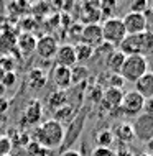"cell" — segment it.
I'll return each mask as SVG.
<instances>
[{
	"instance_id": "1",
	"label": "cell",
	"mask_w": 153,
	"mask_h": 156,
	"mask_svg": "<svg viewBox=\"0 0 153 156\" xmlns=\"http://www.w3.org/2000/svg\"><path fill=\"white\" fill-rule=\"evenodd\" d=\"M66 132L63 123H59L54 119L46 120L40 125V128L35 132V143L41 146V148H59L63 146Z\"/></svg>"
},
{
	"instance_id": "2",
	"label": "cell",
	"mask_w": 153,
	"mask_h": 156,
	"mask_svg": "<svg viewBox=\"0 0 153 156\" xmlns=\"http://www.w3.org/2000/svg\"><path fill=\"white\" fill-rule=\"evenodd\" d=\"M117 49L125 56H145L153 51V33L143 31L138 35H127Z\"/></svg>"
},
{
	"instance_id": "3",
	"label": "cell",
	"mask_w": 153,
	"mask_h": 156,
	"mask_svg": "<svg viewBox=\"0 0 153 156\" xmlns=\"http://www.w3.org/2000/svg\"><path fill=\"white\" fill-rule=\"evenodd\" d=\"M100 28H102V40H104V43L114 46V48H118L127 36L122 18H115V16L107 18L100 25Z\"/></svg>"
},
{
	"instance_id": "4",
	"label": "cell",
	"mask_w": 153,
	"mask_h": 156,
	"mask_svg": "<svg viewBox=\"0 0 153 156\" xmlns=\"http://www.w3.org/2000/svg\"><path fill=\"white\" fill-rule=\"evenodd\" d=\"M145 73H148V62L145 56H127L120 69V76L124 81L137 82Z\"/></svg>"
},
{
	"instance_id": "5",
	"label": "cell",
	"mask_w": 153,
	"mask_h": 156,
	"mask_svg": "<svg viewBox=\"0 0 153 156\" xmlns=\"http://www.w3.org/2000/svg\"><path fill=\"white\" fill-rule=\"evenodd\" d=\"M132 128H133V135L135 138L140 141H150L153 138V115L150 113H140L137 115V119L132 123Z\"/></svg>"
},
{
	"instance_id": "6",
	"label": "cell",
	"mask_w": 153,
	"mask_h": 156,
	"mask_svg": "<svg viewBox=\"0 0 153 156\" xmlns=\"http://www.w3.org/2000/svg\"><path fill=\"white\" fill-rule=\"evenodd\" d=\"M143 104H145V99L137 90H125L124 97H122V102H120V108L127 115L137 117L143 112Z\"/></svg>"
},
{
	"instance_id": "7",
	"label": "cell",
	"mask_w": 153,
	"mask_h": 156,
	"mask_svg": "<svg viewBox=\"0 0 153 156\" xmlns=\"http://www.w3.org/2000/svg\"><path fill=\"white\" fill-rule=\"evenodd\" d=\"M125 33L127 35H138V33L147 31V18L145 13H135V12H129L122 18Z\"/></svg>"
},
{
	"instance_id": "8",
	"label": "cell",
	"mask_w": 153,
	"mask_h": 156,
	"mask_svg": "<svg viewBox=\"0 0 153 156\" xmlns=\"http://www.w3.org/2000/svg\"><path fill=\"white\" fill-rule=\"evenodd\" d=\"M81 43L91 46V48H97L104 43L102 40V28L99 23H87L86 27H82V31H81Z\"/></svg>"
},
{
	"instance_id": "9",
	"label": "cell",
	"mask_w": 153,
	"mask_h": 156,
	"mask_svg": "<svg viewBox=\"0 0 153 156\" xmlns=\"http://www.w3.org/2000/svg\"><path fill=\"white\" fill-rule=\"evenodd\" d=\"M58 48L59 46H58V41L54 40V36L45 35V36H41V38L36 40L35 51H36V54L41 58V59H51V58L56 56Z\"/></svg>"
},
{
	"instance_id": "10",
	"label": "cell",
	"mask_w": 153,
	"mask_h": 156,
	"mask_svg": "<svg viewBox=\"0 0 153 156\" xmlns=\"http://www.w3.org/2000/svg\"><path fill=\"white\" fill-rule=\"evenodd\" d=\"M56 59V66H63V67H73L78 64L76 61V53H74V44H63L58 48V53L54 56Z\"/></svg>"
},
{
	"instance_id": "11",
	"label": "cell",
	"mask_w": 153,
	"mask_h": 156,
	"mask_svg": "<svg viewBox=\"0 0 153 156\" xmlns=\"http://www.w3.org/2000/svg\"><path fill=\"white\" fill-rule=\"evenodd\" d=\"M53 82L56 84V87L59 90L69 89L73 86V82H71V69L69 67L56 66L53 69Z\"/></svg>"
},
{
	"instance_id": "12",
	"label": "cell",
	"mask_w": 153,
	"mask_h": 156,
	"mask_svg": "<svg viewBox=\"0 0 153 156\" xmlns=\"http://www.w3.org/2000/svg\"><path fill=\"white\" fill-rule=\"evenodd\" d=\"M143 99H153V73H145L142 77L135 82V89Z\"/></svg>"
},
{
	"instance_id": "13",
	"label": "cell",
	"mask_w": 153,
	"mask_h": 156,
	"mask_svg": "<svg viewBox=\"0 0 153 156\" xmlns=\"http://www.w3.org/2000/svg\"><path fill=\"white\" fill-rule=\"evenodd\" d=\"M125 58L127 56L120 51V49H114V51H110L107 54V58H105V66H107V69L112 74H120V69L125 62Z\"/></svg>"
},
{
	"instance_id": "14",
	"label": "cell",
	"mask_w": 153,
	"mask_h": 156,
	"mask_svg": "<svg viewBox=\"0 0 153 156\" xmlns=\"http://www.w3.org/2000/svg\"><path fill=\"white\" fill-rule=\"evenodd\" d=\"M16 38L18 36L10 30L0 33V54L2 56H10V53L16 48Z\"/></svg>"
},
{
	"instance_id": "15",
	"label": "cell",
	"mask_w": 153,
	"mask_h": 156,
	"mask_svg": "<svg viewBox=\"0 0 153 156\" xmlns=\"http://www.w3.org/2000/svg\"><path fill=\"white\" fill-rule=\"evenodd\" d=\"M16 48L22 51L25 56H30L36 48V38L31 33H23L16 38Z\"/></svg>"
},
{
	"instance_id": "16",
	"label": "cell",
	"mask_w": 153,
	"mask_h": 156,
	"mask_svg": "<svg viewBox=\"0 0 153 156\" xmlns=\"http://www.w3.org/2000/svg\"><path fill=\"white\" fill-rule=\"evenodd\" d=\"M25 120H27V123L30 125H36L38 122H40L41 115H43V108H41V104L38 102V100H31L27 108H25Z\"/></svg>"
},
{
	"instance_id": "17",
	"label": "cell",
	"mask_w": 153,
	"mask_h": 156,
	"mask_svg": "<svg viewBox=\"0 0 153 156\" xmlns=\"http://www.w3.org/2000/svg\"><path fill=\"white\" fill-rule=\"evenodd\" d=\"M122 97H124V90L115 89V87H107L102 94V102L107 107H120Z\"/></svg>"
},
{
	"instance_id": "18",
	"label": "cell",
	"mask_w": 153,
	"mask_h": 156,
	"mask_svg": "<svg viewBox=\"0 0 153 156\" xmlns=\"http://www.w3.org/2000/svg\"><path fill=\"white\" fill-rule=\"evenodd\" d=\"M46 74H45V71L43 69H33L31 73L28 74V84H30V87L31 89H35V90H40V89H43V87L46 86Z\"/></svg>"
},
{
	"instance_id": "19",
	"label": "cell",
	"mask_w": 153,
	"mask_h": 156,
	"mask_svg": "<svg viewBox=\"0 0 153 156\" xmlns=\"http://www.w3.org/2000/svg\"><path fill=\"white\" fill-rule=\"evenodd\" d=\"M74 53H76V61H78V64H81V62H86L94 56V48H91V46H87L84 43H78L74 46Z\"/></svg>"
},
{
	"instance_id": "20",
	"label": "cell",
	"mask_w": 153,
	"mask_h": 156,
	"mask_svg": "<svg viewBox=\"0 0 153 156\" xmlns=\"http://www.w3.org/2000/svg\"><path fill=\"white\" fill-rule=\"evenodd\" d=\"M87 77H89V69L86 66L76 64V66L71 67V82H73V86H76V84H82Z\"/></svg>"
},
{
	"instance_id": "21",
	"label": "cell",
	"mask_w": 153,
	"mask_h": 156,
	"mask_svg": "<svg viewBox=\"0 0 153 156\" xmlns=\"http://www.w3.org/2000/svg\"><path fill=\"white\" fill-rule=\"evenodd\" d=\"M114 135H115L122 143H130L135 138L133 128H132V125H129V123H120L117 126V132H114Z\"/></svg>"
},
{
	"instance_id": "22",
	"label": "cell",
	"mask_w": 153,
	"mask_h": 156,
	"mask_svg": "<svg viewBox=\"0 0 153 156\" xmlns=\"http://www.w3.org/2000/svg\"><path fill=\"white\" fill-rule=\"evenodd\" d=\"M114 141H115V135L112 130H100L97 133V146L99 148H112Z\"/></svg>"
},
{
	"instance_id": "23",
	"label": "cell",
	"mask_w": 153,
	"mask_h": 156,
	"mask_svg": "<svg viewBox=\"0 0 153 156\" xmlns=\"http://www.w3.org/2000/svg\"><path fill=\"white\" fill-rule=\"evenodd\" d=\"M66 100H67L66 90H56L49 97V105L53 108H61L63 105H66Z\"/></svg>"
},
{
	"instance_id": "24",
	"label": "cell",
	"mask_w": 153,
	"mask_h": 156,
	"mask_svg": "<svg viewBox=\"0 0 153 156\" xmlns=\"http://www.w3.org/2000/svg\"><path fill=\"white\" fill-rule=\"evenodd\" d=\"M0 69H2L3 73H13L15 59L12 56H0Z\"/></svg>"
},
{
	"instance_id": "25",
	"label": "cell",
	"mask_w": 153,
	"mask_h": 156,
	"mask_svg": "<svg viewBox=\"0 0 153 156\" xmlns=\"http://www.w3.org/2000/svg\"><path fill=\"white\" fill-rule=\"evenodd\" d=\"M16 82H18V77H16L15 71H13V73H5V76H3V79H2V86L5 87V89H12V87H15Z\"/></svg>"
},
{
	"instance_id": "26",
	"label": "cell",
	"mask_w": 153,
	"mask_h": 156,
	"mask_svg": "<svg viewBox=\"0 0 153 156\" xmlns=\"http://www.w3.org/2000/svg\"><path fill=\"white\" fill-rule=\"evenodd\" d=\"M12 140L8 136H0V156H10Z\"/></svg>"
},
{
	"instance_id": "27",
	"label": "cell",
	"mask_w": 153,
	"mask_h": 156,
	"mask_svg": "<svg viewBox=\"0 0 153 156\" xmlns=\"http://www.w3.org/2000/svg\"><path fill=\"white\" fill-rule=\"evenodd\" d=\"M148 2L147 0H137V2L130 3V12H135V13H145L148 10Z\"/></svg>"
},
{
	"instance_id": "28",
	"label": "cell",
	"mask_w": 153,
	"mask_h": 156,
	"mask_svg": "<svg viewBox=\"0 0 153 156\" xmlns=\"http://www.w3.org/2000/svg\"><path fill=\"white\" fill-rule=\"evenodd\" d=\"M92 156H117V154L112 148H99V146H96L92 150Z\"/></svg>"
},
{
	"instance_id": "29",
	"label": "cell",
	"mask_w": 153,
	"mask_h": 156,
	"mask_svg": "<svg viewBox=\"0 0 153 156\" xmlns=\"http://www.w3.org/2000/svg\"><path fill=\"white\" fill-rule=\"evenodd\" d=\"M143 113H150L153 115V99H147L143 104Z\"/></svg>"
},
{
	"instance_id": "30",
	"label": "cell",
	"mask_w": 153,
	"mask_h": 156,
	"mask_svg": "<svg viewBox=\"0 0 153 156\" xmlns=\"http://www.w3.org/2000/svg\"><path fill=\"white\" fill-rule=\"evenodd\" d=\"M8 110V100L3 97V99H0V115H3Z\"/></svg>"
},
{
	"instance_id": "31",
	"label": "cell",
	"mask_w": 153,
	"mask_h": 156,
	"mask_svg": "<svg viewBox=\"0 0 153 156\" xmlns=\"http://www.w3.org/2000/svg\"><path fill=\"white\" fill-rule=\"evenodd\" d=\"M59 156H81V154L76 150H66V151H63Z\"/></svg>"
},
{
	"instance_id": "32",
	"label": "cell",
	"mask_w": 153,
	"mask_h": 156,
	"mask_svg": "<svg viewBox=\"0 0 153 156\" xmlns=\"http://www.w3.org/2000/svg\"><path fill=\"white\" fill-rule=\"evenodd\" d=\"M145 146H147V151H145V153H148L150 156H153V138H151L150 141H147Z\"/></svg>"
},
{
	"instance_id": "33",
	"label": "cell",
	"mask_w": 153,
	"mask_h": 156,
	"mask_svg": "<svg viewBox=\"0 0 153 156\" xmlns=\"http://www.w3.org/2000/svg\"><path fill=\"white\" fill-rule=\"evenodd\" d=\"M5 92H7V89L2 86V84H0V99H3V97H5Z\"/></svg>"
},
{
	"instance_id": "34",
	"label": "cell",
	"mask_w": 153,
	"mask_h": 156,
	"mask_svg": "<svg viewBox=\"0 0 153 156\" xmlns=\"http://www.w3.org/2000/svg\"><path fill=\"white\" fill-rule=\"evenodd\" d=\"M3 76H5V73H3L2 69H0V84H2V79H3Z\"/></svg>"
},
{
	"instance_id": "35",
	"label": "cell",
	"mask_w": 153,
	"mask_h": 156,
	"mask_svg": "<svg viewBox=\"0 0 153 156\" xmlns=\"http://www.w3.org/2000/svg\"><path fill=\"white\" fill-rule=\"evenodd\" d=\"M137 156H150L148 153H140V154H137Z\"/></svg>"
},
{
	"instance_id": "36",
	"label": "cell",
	"mask_w": 153,
	"mask_h": 156,
	"mask_svg": "<svg viewBox=\"0 0 153 156\" xmlns=\"http://www.w3.org/2000/svg\"><path fill=\"white\" fill-rule=\"evenodd\" d=\"M150 12H151V15H153V3H151V10Z\"/></svg>"
}]
</instances>
